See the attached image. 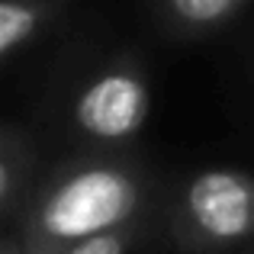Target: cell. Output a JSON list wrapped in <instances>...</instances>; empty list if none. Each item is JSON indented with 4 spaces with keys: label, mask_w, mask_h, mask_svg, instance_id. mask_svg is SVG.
I'll use <instances>...</instances> for the list:
<instances>
[{
    "label": "cell",
    "mask_w": 254,
    "mask_h": 254,
    "mask_svg": "<svg viewBox=\"0 0 254 254\" xmlns=\"http://www.w3.org/2000/svg\"><path fill=\"white\" fill-rule=\"evenodd\" d=\"M32 171V148L23 135L0 129V212L13 206Z\"/></svg>",
    "instance_id": "6"
},
{
    "label": "cell",
    "mask_w": 254,
    "mask_h": 254,
    "mask_svg": "<svg viewBox=\"0 0 254 254\" xmlns=\"http://www.w3.org/2000/svg\"><path fill=\"white\" fill-rule=\"evenodd\" d=\"M64 0H0V64L55 19Z\"/></svg>",
    "instance_id": "4"
},
{
    "label": "cell",
    "mask_w": 254,
    "mask_h": 254,
    "mask_svg": "<svg viewBox=\"0 0 254 254\" xmlns=\"http://www.w3.org/2000/svg\"><path fill=\"white\" fill-rule=\"evenodd\" d=\"M171 238L187 254H222L254 238V174L209 168L190 177L174 203Z\"/></svg>",
    "instance_id": "2"
},
{
    "label": "cell",
    "mask_w": 254,
    "mask_h": 254,
    "mask_svg": "<svg viewBox=\"0 0 254 254\" xmlns=\"http://www.w3.org/2000/svg\"><path fill=\"white\" fill-rule=\"evenodd\" d=\"M148 113L151 87L142 68L132 62H113L81 87L71 106V123L90 145L119 148L142 132Z\"/></svg>",
    "instance_id": "3"
},
{
    "label": "cell",
    "mask_w": 254,
    "mask_h": 254,
    "mask_svg": "<svg viewBox=\"0 0 254 254\" xmlns=\"http://www.w3.org/2000/svg\"><path fill=\"white\" fill-rule=\"evenodd\" d=\"M132 242H135V222L123 225V229H113V232H103L97 238H87V242L68 248L64 254H129Z\"/></svg>",
    "instance_id": "7"
},
{
    "label": "cell",
    "mask_w": 254,
    "mask_h": 254,
    "mask_svg": "<svg viewBox=\"0 0 254 254\" xmlns=\"http://www.w3.org/2000/svg\"><path fill=\"white\" fill-rule=\"evenodd\" d=\"M248 0H161V16L180 36H206L245 10Z\"/></svg>",
    "instance_id": "5"
},
{
    "label": "cell",
    "mask_w": 254,
    "mask_h": 254,
    "mask_svg": "<svg viewBox=\"0 0 254 254\" xmlns=\"http://www.w3.org/2000/svg\"><path fill=\"white\" fill-rule=\"evenodd\" d=\"M148 180L119 155H84L58 164L36 190L16 235L19 254H64L103 232L132 225Z\"/></svg>",
    "instance_id": "1"
},
{
    "label": "cell",
    "mask_w": 254,
    "mask_h": 254,
    "mask_svg": "<svg viewBox=\"0 0 254 254\" xmlns=\"http://www.w3.org/2000/svg\"><path fill=\"white\" fill-rule=\"evenodd\" d=\"M0 254H19L16 238H0Z\"/></svg>",
    "instance_id": "8"
}]
</instances>
